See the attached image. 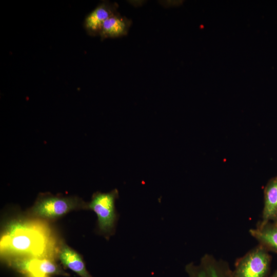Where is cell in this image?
I'll return each instance as SVG.
<instances>
[{"label":"cell","mask_w":277,"mask_h":277,"mask_svg":"<svg viewBox=\"0 0 277 277\" xmlns=\"http://www.w3.org/2000/svg\"><path fill=\"white\" fill-rule=\"evenodd\" d=\"M118 196V191L116 188L106 193L96 191L92 194L91 201L86 204V209L92 210L97 215L98 233L107 239L115 231L118 220L115 201Z\"/></svg>","instance_id":"1"},{"label":"cell","mask_w":277,"mask_h":277,"mask_svg":"<svg viewBox=\"0 0 277 277\" xmlns=\"http://www.w3.org/2000/svg\"><path fill=\"white\" fill-rule=\"evenodd\" d=\"M87 202L76 196H64L46 193L38 196L31 212L35 216L55 219L76 209H86Z\"/></svg>","instance_id":"2"},{"label":"cell","mask_w":277,"mask_h":277,"mask_svg":"<svg viewBox=\"0 0 277 277\" xmlns=\"http://www.w3.org/2000/svg\"><path fill=\"white\" fill-rule=\"evenodd\" d=\"M3 239L2 247L9 251L39 256L45 247L44 235L36 230L22 226L13 228Z\"/></svg>","instance_id":"3"},{"label":"cell","mask_w":277,"mask_h":277,"mask_svg":"<svg viewBox=\"0 0 277 277\" xmlns=\"http://www.w3.org/2000/svg\"><path fill=\"white\" fill-rule=\"evenodd\" d=\"M271 261L269 251L258 244L236 260L232 276L267 277Z\"/></svg>","instance_id":"4"},{"label":"cell","mask_w":277,"mask_h":277,"mask_svg":"<svg viewBox=\"0 0 277 277\" xmlns=\"http://www.w3.org/2000/svg\"><path fill=\"white\" fill-rule=\"evenodd\" d=\"M12 266L28 277H50L51 275H68L55 262L48 258H30L13 261Z\"/></svg>","instance_id":"5"},{"label":"cell","mask_w":277,"mask_h":277,"mask_svg":"<svg viewBox=\"0 0 277 277\" xmlns=\"http://www.w3.org/2000/svg\"><path fill=\"white\" fill-rule=\"evenodd\" d=\"M189 277H233L229 264L211 254H205L199 264H190L186 271Z\"/></svg>","instance_id":"6"},{"label":"cell","mask_w":277,"mask_h":277,"mask_svg":"<svg viewBox=\"0 0 277 277\" xmlns=\"http://www.w3.org/2000/svg\"><path fill=\"white\" fill-rule=\"evenodd\" d=\"M118 5L104 1L85 17L84 27L87 33L91 36H99L104 23L111 16L118 13Z\"/></svg>","instance_id":"7"},{"label":"cell","mask_w":277,"mask_h":277,"mask_svg":"<svg viewBox=\"0 0 277 277\" xmlns=\"http://www.w3.org/2000/svg\"><path fill=\"white\" fill-rule=\"evenodd\" d=\"M250 234L267 250L277 253V222L262 223L249 230Z\"/></svg>","instance_id":"8"},{"label":"cell","mask_w":277,"mask_h":277,"mask_svg":"<svg viewBox=\"0 0 277 277\" xmlns=\"http://www.w3.org/2000/svg\"><path fill=\"white\" fill-rule=\"evenodd\" d=\"M131 25V19L118 12L105 21L99 36L102 41L108 38H114L126 36Z\"/></svg>","instance_id":"9"},{"label":"cell","mask_w":277,"mask_h":277,"mask_svg":"<svg viewBox=\"0 0 277 277\" xmlns=\"http://www.w3.org/2000/svg\"><path fill=\"white\" fill-rule=\"evenodd\" d=\"M57 254L62 264L76 273L80 276L93 277L87 270L81 256L65 243H61Z\"/></svg>","instance_id":"10"},{"label":"cell","mask_w":277,"mask_h":277,"mask_svg":"<svg viewBox=\"0 0 277 277\" xmlns=\"http://www.w3.org/2000/svg\"><path fill=\"white\" fill-rule=\"evenodd\" d=\"M262 223L277 222V175L269 180L264 190Z\"/></svg>","instance_id":"11"},{"label":"cell","mask_w":277,"mask_h":277,"mask_svg":"<svg viewBox=\"0 0 277 277\" xmlns=\"http://www.w3.org/2000/svg\"><path fill=\"white\" fill-rule=\"evenodd\" d=\"M269 277H277V270Z\"/></svg>","instance_id":"12"}]
</instances>
